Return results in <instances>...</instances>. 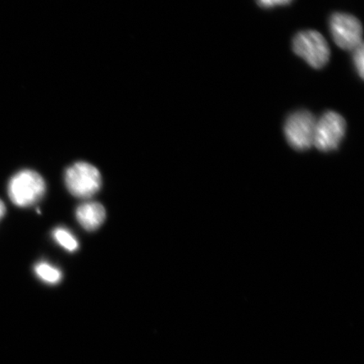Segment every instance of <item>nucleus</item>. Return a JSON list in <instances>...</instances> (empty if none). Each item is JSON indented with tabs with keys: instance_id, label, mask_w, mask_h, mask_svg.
<instances>
[{
	"instance_id": "obj_10",
	"label": "nucleus",
	"mask_w": 364,
	"mask_h": 364,
	"mask_svg": "<svg viewBox=\"0 0 364 364\" xmlns=\"http://www.w3.org/2000/svg\"><path fill=\"white\" fill-rule=\"evenodd\" d=\"M354 51V65L357 68L358 75L363 80V43L353 50Z\"/></svg>"
},
{
	"instance_id": "obj_6",
	"label": "nucleus",
	"mask_w": 364,
	"mask_h": 364,
	"mask_svg": "<svg viewBox=\"0 0 364 364\" xmlns=\"http://www.w3.org/2000/svg\"><path fill=\"white\" fill-rule=\"evenodd\" d=\"M330 31L335 43L341 49L351 51L363 43L361 22L349 14L334 13L330 19Z\"/></svg>"
},
{
	"instance_id": "obj_7",
	"label": "nucleus",
	"mask_w": 364,
	"mask_h": 364,
	"mask_svg": "<svg viewBox=\"0 0 364 364\" xmlns=\"http://www.w3.org/2000/svg\"><path fill=\"white\" fill-rule=\"evenodd\" d=\"M103 205L97 202L82 203L76 209V218L80 225L88 231L97 230L106 220Z\"/></svg>"
},
{
	"instance_id": "obj_2",
	"label": "nucleus",
	"mask_w": 364,
	"mask_h": 364,
	"mask_svg": "<svg viewBox=\"0 0 364 364\" xmlns=\"http://www.w3.org/2000/svg\"><path fill=\"white\" fill-rule=\"evenodd\" d=\"M296 55L302 58L316 70L324 68L329 62L331 51L324 36L317 31L308 30L296 34L293 40Z\"/></svg>"
},
{
	"instance_id": "obj_3",
	"label": "nucleus",
	"mask_w": 364,
	"mask_h": 364,
	"mask_svg": "<svg viewBox=\"0 0 364 364\" xmlns=\"http://www.w3.org/2000/svg\"><path fill=\"white\" fill-rule=\"evenodd\" d=\"M65 181L70 193L80 198H89L97 193L102 182L97 168L86 162L75 163L68 167Z\"/></svg>"
},
{
	"instance_id": "obj_8",
	"label": "nucleus",
	"mask_w": 364,
	"mask_h": 364,
	"mask_svg": "<svg viewBox=\"0 0 364 364\" xmlns=\"http://www.w3.org/2000/svg\"><path fill=\"white\" fill-rule=\"evenodd\" d=\"M36 276L50 284H56L62 279V272L57 267L47 262H39L34 268Z\"/></svg>"
},
{
	"instance_id": "obj_4",
	"label": "nucleus",
	"mask_w": 364,
	"mask_h": 364,
	"mask_svg": "<svg viewBox=\"0 0 364 364\" xmlns=\"http://www.w3.org/2000/svg\"><path fill=\"white\" fill-rule=\"evenodd\" d=\"M316 119L311 112L300 110L287 118L284 134L290 146L306 150L314 146Z\"/></svg>"
},
{
	"instance_id": "obj_1",
	"label": "nucleus",
	"mask_w": 364,
	"mask_h": 364,
	"mask_svg": "<svg viewBox=\"0 0 364 364\" xmlns=\"http://www.w3.org/2000/svg\"><path fill=\"white\" fill-rule=\"evenodd\" d=\"M46 183L42 176L31 170L16 173L8 186V193L12 203L16 206H33L43 198Z\"/></svg>"
},
{
	"instance_id": "obj_9",
	"label": "nucleus",
	"mask_w": 364,
	"mask_h": 364,
	"mask_svg": "<svg viewBox=\"0 0 364 364\" xmlns=\"http://www.w3.org/2000/svg\"><path fill=\"white\" fill-rule=\"evenodd\" d=\"M53 236L56 242L68 252H75L79 247L78 240L70 230L65 228H58L54 230Z\"/></svg>"
},
{
	"instance_id": "obj_11",
	"label": "nucleus",
	"mask_w": 364,
	"mask_h": 364,
	"mask_svg": "<svg viewBox=\"0 0 364 364\" xmlns=\"http://www.w3.org/2000/svg\"><path fill=\"white\" fill-rule=\"evenodd\" d=\"M292 2L293 0H257L258 6L264 9L288 6Z\"/></svg>"
},
{
	"instance_id": "obj_5",
	"label": "nucleus",
	"mask_w": 364,
	"mask_h": 364,
	"mask_svg": "<svg viewBox=\"0 0 364 364\" xmlns=\"http://www.w3.org/2000/svg\"><path fill=\"white\" fill-rule=\"evenodd\" d=\"M347 124L343 117L336 112H326L316 121L314 146L323 152L338 148L344 138Z\"/></svg>"
},
{
	"instance_id": "obj_12",
	"label": "nucleus",
	"mask_w": 364,
	"mask_h": 364,
	"mask_svg": "<svg viewBox=\"0 0 364 364\" xmlns=\"http://www.w3.org/2000/svg\"><path fill=\"white\" fill-rule=\"evenodd\" d=\"M6 206H4V203L0 200V220L6 215Z\"/></svg>"
}]
</instances>
